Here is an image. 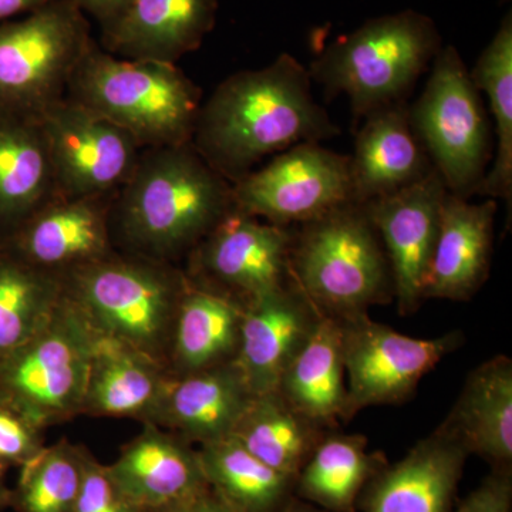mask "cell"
Listing matches in <instances>:
<instances>
[{
	"label": "cell",
	"instance_id": "obj_37",
	"mask_svg": "<svg viewBox=\"0 0 512 512\" xmlns=\"http://www.w3.org/2000/svg\"><path fill=\"white\" fill-rule=\"evenodd\" d=\"M143 512H238L231 505L225 503L224 500L214 493L211 488L205 490L204 493L194 495L187 500L167 505V507L157 508V510Z\"/></svg>",
	"mask_w": 512,
	"mask_h": 512
},
{
	"label": "cell",
	"instance_id": "obj_30",
	"mask_svg": "<svg viewBox=\"0 0 512 512\" xmlns=\"http://www.w3.org/2000/svg\"><path fill=\"white\" fill-rule=\"evenodd\" d=\"M323 430L272 390L254 394L232 437L269 467L296 478L323 439Z\"/></svg>",
	"mask_w": 512,
	"mask_h": 512
},
{
	"label": "cell",
	"instance_id": "obj_1",
	"mask_svg": "<svg viewBox=\"0 0 512 512\" xmlns=\"http://www.w3.org/2000/svg\"><path fill=\"white\" fill-rule=\"evenodd\" d=\"M309 70L282 53L261 69L241 70L202 101L191 144L231 184L266 157L340 130L313 99Z\"/></svg>",
	"mask_w": 512,
	"mask_h": 512
},
{
	"label": "cell",
	"instance_id": "obj_41",
	"mask_svg": "<svg viewBox=\"0 0 512 512\" xmlns=\"http://www.w3.org/2000/svg\"><path fill=\"white\" fill-rule=\"evenodd\" d=\"M281 512H329L316 507V505L306 503V501L299 500L298 497L293 498L291 503L286 505Z\"/></svg>",
	"mask_w": 512,
	"mask_h": 512
},
{
	"label": "cell",
	"instance_id": "obj_10",
	"mask_svg": "<svg viewBox=\"0 0 512 512\" xmlns=\"http://www.w3.org/2000/svg\"><path fill=\"white\" fill-rule=\"evenodd\" d=\"M232 200L238 211L279 227L318 220L355 202L350 156L320 143L298 144L232 184Z\"/></svg>",
	"mask_w": 512,
	"mask_h": 512
},
{
	"label": "cell",
	"instance_id": "obj_26",
	"mask_svg": "<svg viewBox=\"0 0 512 512\" xmlns=\"http://www.w3.org/2000/svg\"><path fill=\"white\" fill-rule=\"evenodd\" d=\"M278 392L296 412L323 429L343 420L346 380L339 319L320 316L311 335L286 367Z\"/></svg>",
	"mask_w": 512,
	"mask_h": 512
},
{
	"label": "cell",
	"instance_id": "obj_36",
	"mask_svg": "<svg viewBox=\"0 0 512 512\" xmlns=\"http://www.w3.org/2000/svg\"><path fill=\"white\" fill-rule=\"evenodd\" d=\"M453 512H512V470H491Z\"/></svg>",
	"mask_w": 512,
	"mask_h": 512
},
{
	"label": "cell",
	"instance_id": "obj_33",
	"mask_svg": "<svg viewBox=\"0 0 512 512\" xmlns=\"http://www.w3.org/2000/svg\"><path fill=\"white\" fill-rule=\"evenodd\" d=\"M90 451L63 439L45 446L19 468L18 483L10 491L15 512H73L82 491Z\"/></svg>",
	"mask_w": 512,
	"mask_h": 512
},
{
	"label": "cell",
	"instance_id": "obj_16",
	"mask_svg": "<svg viewBox=\"0 0 512 512\" xmlns=\"http://www.w3.org/2000/svg\"><path fill=\"white\" fill-rule=\"evenodd\" d=\"M468 456L460 437L441 424L373 477L359 500L363 512H453Z\"/></svg>",
	"mask_w": 512,
	"mask_h": 512
},
{
	"label": "cell",
	"instance_id": "obj_32",
	"mask_svg": "<svg viewBox=\"0 0 512 512\" xmlns=\"http://www.w3.org/2000/svg\"><path fill=\"white\" fill-rule=\"evenodd\" d=\"M63 296L62 276L37 269L0 245V362L49 322Z\"/></svg>",
	"mask_w": 512,
	"mask_h": 512
},
{
	"label": "cell",
	"instance_id": "obj_38",
	"mask_svg": "<svg viewBox=\"0 0 512 512\" xmlns=\"http://www.w3.org/2000/svg\"><path fill=\"white\" fill-rule=\"evenodd\" d=\"M86 16L96 19L100 28L109 25L126 9L130 0H72Z\"/></svg>",
	"mask_w": 512,
	"mask_h": 512
},
{
	"label": "cell",
	"instance_id": "obj_24",
	"mask_svg": "<svg viewBox=\"0 0 512 512\" xmlns=\"http://www.w3.org/2000/svg\"><path fill=\"white\" fill-rule=\"evenodd\" d=\"M242 315V303L188 278L175 315L168 375H191L235 362Z\"/></svg>",
	"mask_w": 512,
	"mask_h": 512
},
{
	"label": "cell",
	"instance_id": "obj_28",
	"mask_svg": "<svg viewBox=\"0 0 512 512\" xmlns=\"http://www.w3.org/2000/svg\"><path fill=\"white\" fill-rule=\"evenodd\" d=\"M386 466L362 436H323L295 478V497L329 512H355L373 477Z\"/></svg>",
	"mask_w": 512,
	"mask_h": 512
},
{
	"label": "cell",
	"instance_id": "obj_4",
	"mask_svg": "<svg viewBox=\"0 0 512 512\" xmlns=\"http://www.w3.org/2000/svg\"><path fill=\"white\" fill-rule=\"evenodd\" d=\"M66 97L126 130L143 148L191 143L202 92L177 64L124 59L93 42Z\"/></svg>",
	"mask_w": 512,
	"mask_h": 512
},
{
	"label": "cell",
	"instance_id": "obj_42",
	"mask_svg": "<svg viewBox=\"0 0 512 512\" xmlns=\"http://www.w3.org/2000/svg\"><path fill=\"white\" fill-rule=\"evenodd\" d=\"M503 2H508V0H503Z\"/></svg>",
	"mask_w": 512,
	"mask_h": 512
},
{
	"label": "cell",
	"instance_id": "obj_8",
	"mask_svg": "<svg viewBox=\"0 0 512 512\" xmlns=\"http://www.w3.org/2000/svg\"><path fill=\"white\" fill-rule=\"evenodd\" d=\"M96 338L64 289L49 322L0 362V396L45 430L82 416Z\"/></svg>",
	"mask_w": 512,
	"mask_h": 512
},
{
	"label": "cell",
	"instance_id": "obj_21",
	"mask_svg": "<svg viewBox=\"0 0 512 512\" xmlns=\"http://www.w3.org/2000/svg\"><path fill=\"white\" fill-rule=\"evenodd\" d=\"M254 393L235 362L184 376H170L148 423L198 447L232 436Z\"/></svg>",
	"mask_w": 512,
	"mask_h": 512
},
{
	"label": "cell",
	"instance_id": "obj_2",
	"mask_svg": "<svg viewBox=\"0 0 512 512\" xmlns=\"http://www.w3.org/2000/svg\"><path fill=\"white\" fill-rule=\"evenodd\" d=\"M234 208L232 184L191 143L144 148L111 200V238L123 254L183 268Z\"/></svg>",
	"mask_w": 512,
	"mask_h": 512
},
{
	"label": "cell",
	"instance_id": "obj_11",
	"mask_svg": "<svg viewBox=\"0 0 512 512\" xmlns=\"http://www.w3.org/2000/svg\"><path fill=\"white\" fill-rule=\"evenodd\" d=\"M339 320L346 380L343 421L366 407L409 399L420 380L463 343L460 332L410 338L373 322L367 313Z\"/></svg>",
	"mask_w": 512,
	"mask_h": 512
},
{
	"label": "cell",
	"instance_id": "obj_22",
	"mask_svg": "<svg viewBox=\"0 0 512 512\" xmlns=\"http://www.w3.org/2000/svg\"><path fill=\"white\" fill-rule=\"evenodd\" d=\"M433 170L414 133L406 103L383 107L363 119L355 153L350 156L356 204H367L410 187Z\"/></svg>",
	"mask_w": 512,
	"mask_h": 512
},
{
	"label": "cell",
	"instance_id": "obj_35",
	"mask_svg": "<svg viewBox=\"0 0 512 512\" xmlns=\"http://www.w3.org/2000/svg\"><path fill=\"white\" fill-rule=\"evenodd\" d=\"M73 512H143L111 477L109 468L92 453L87 458L86 476Z\"/></svg>",
	"mask_w": 512,
	"mask_h": 512
},
{
	"label": "cell",
	"instance_id": "obj_34",
	"mask_svg": "<svg viewBox=\"0 0 512 512\" xmlns=\"http://www.w3.org/2000/svg\"><path fill=\"white\" fill-rule=\"evenodd\" d=\"M42 427L0 396V460L22 467L45 448Z\"/></svg>",
	"mask_w": 512,
	"mask_h": 512
},
{
	"label": "cell",
	"instance_id": "obj_7",
	"mask_svg": "<svg viewBox=\"0 0 512 512\" xmlns=\"http://www.w3.org/2000/svg\"><path fill=\"white\" fill-rule=\"evenodd\" d=\"M93 42L89 20L72 0L0 23V120L39 123L66 97Z\"/></svg>",
	"mask_w": 512,
	"mask_h": 512
},
{
	"label": "cell",
	"instance_id": "obj_19",
	"mask_svg": "<svg viewBox=\"0 0 512 512\" xmlns=\"http://www.w3.org/2000/svg\"><path fill=\"white\" fill-rule=\"evenodd\" d=\"M107 468L141 511L180 503L210 488L198 448L153 423H143Z\"/></svg>",
	"mask_w": 512,
	"mask_h": 512
},
{
	"label": "cell",
	"instance_id": "obj_29",
	"mask_svg": "<svg viewBox=\"0 0 512 512\" xmlns=\"http://www.w3.org/2000/svg\"><path fill=\"white\" fill-rule=\"evenodd\" d=\"M215 494L238 512H281L295 498V477L269 467L235 437L197 447Z\"/></svg>",
	"mask_w": 512,
	"mask_h": 512
},
{
	"label": "cell",
	"instance_id": "obj_14",
	"mask_svg": "<svg viewBox=\"0 0 512 512\" xmlns=\"http://www.w3.org/2000/svg\"><path fill=\"white\" fill-rule=\"evenodd\" d=\"M447 191L443 178L433 170L410 187L362 204L386 252L394 299L402 315L416 311L423 302Z\"/></svg>",
	"mask_w": 512,
	"mask_h": 512
},
{
	"label": "cell",
	"instance_id": "obj_15",
	"mask_svg": "<svg viewBox=\"0 0 512 512\" xmlns=\"http://www.w3.org/2000/svg\"><path fill=\"white\" fill-rule=\"evenodd\" d=\"M113 197L55 194L2 247L35 268L64 278L116 252L110 228Z\"/></svg>",
	"mask_w": 512,
	"mask_h": 512
},
{
	"label": "cell",
	"instance_id": "obj_23",
	"mask_svg": "<svg viewBox=\"0 0 512 512\" xmlns=\"http://www.w3.org/2000/svg\"><path fill=\"white\" fill-rule=\"evenodd\" d=\"M168 379L167 369L156 360L97 332L82 416L148 423L156 413Z\"/></svg>",
	"mask_w": 512,
	"mask_h": 512
},
{
	"label": "cell",
	"instance_id": "obj_31",
	"mask_svg": "<svg viewBox=\"0 0 512 512\" xmlns=\"http://www.w3.org/2000/svg\"><path fill=\"white\" fill-rule=\"evenodd\" d=\"M478 92L485 93L495 121L493 164L476 194L512 202V13L501 20L476 66L470 70Z\"/></svg>",
	"mask_w": 512,
	"mask_h": 512
},
{
	"label": "cell",
	"instance_id": "obj_5",
	"mask_svg": "<svg viewBox=\"0 0 512 512\" xmlns=\"http://www.w3.org/2000/svg\"><path fill=\"white\" fill-rule=\"evenodd\" d=\"M293 284L322 315L348 319L394 299L389 261L366 208L348 202L293 232Z\"/></svg>",
	"mask_w": 512,
	"mask_h": 512
},
{
	"label": "cell",
	"instance_id": "obj_6",
	"mask_svg": "<svg viewBox=\"0 0 512 512\" xmlns=\"http://www.w3.org/2000/svg\"><path fill=\"white\" fill-rule=\"evenodd\" d=\"M63 281L69 298L100 335L167 369L175 315L188 284L183 268L116 251Z\"/></svg>",
	"mask_w": 512,
	"mask_h": 512
},
{
	"label": "cell",
	"instance_id": "obj_17",
	"mask_svg": "<svg viewBox=\"0 0 512 512\" xmlns=\"http://www.w3.org/2000/svg\"><path fill=\"white\" fill-rule=\"evenodd\" d=\"M320 316L292 279L244 306L235 365L252 393L278 390L286 367Z\"/></svg>",
	"mask_w": 512,
	"mask_h": 512
},
{
	"label": "cell",
	"instance_id": "obj_13",
	"mask_svg": "<svg viewBox=\"0 0 512 512\" xmlns=\"http://www.w3.org/2000/svg\"><path fill=\"white\" fill-rule=\"evenodd\" d=\"M293 232L234 208L197 245L183 269L191 281L242 305L291 281Z\"/></svg>",
	"mask_w": 512,
	"mask_h": 512
},
{
	"label": "cell",
	"instance_id": "obj_9",
	"mask_svg": "<svg viewBox=\"0 0 512 512\" xmlns=\"http://www.w3.org/2000/svg\"><path fill=\"white\" fill-rule=\"evenodd\" d=\"M410 123L448 192L470 198L493 154L490 121L470 70L453 45L441 47Z\"/></svg>",
	"mask_w": 512,
	"mask_h": 512
},
{
	"label": "cell",
	"instance_id": "obj_25",
	"mask_svg": "<svg viewBox=\"0 0 512 512\" xmlns=\"http://www.w3.org/2000/svg\"><path fill=\"white\" fill-rule=\"evenodd\" d=\"M444 426L493 470H512V362L495 356L467 377Z\"/></svg>",
	"mask_w": 512,
	"mask_h": 512
},
{
	"label": "cell",
	"instance_id": "obj_39",
	"mask_svg": "<svg viewBox=\"0 0 512 512\" xmlns=\"http://www.w3.org/2000/svg\"><path fill=\"white\" fill-rule=\"evenodd\" d=\"M52 0H0V23L42 8Z\"/></svg>",
	"mask_w": 512,
	"mask_h": 512
},
{
	"label": "cell",
	"instance_id": "obj_40",
	"mask_svg": "<svg viewBox=\"0 0 512 512\" xmlns=\"http://www.w3.org/2000/svg\"><path fill=\"white\" fill-rule=\"evenodd\" d=\"M8 464L0 460V512L9 510L10 507V491L12 488L8 485Z\"/></svg>",
	"mask_w": 512,
	"mask_h": 512
},
{
	"label": "cell",
	"instance_id": "obj_27",
	"mask_svg": "<svg viewBox=\"0 0 512 512\" xmlns=\"http://www.w3.org/2000/svg\"><path fill=\"white\" fill-rule=\"evenodd\" d=\"M55 194L40 123L0 120V245Z\"/></svg>",
	"mask_w": 512,
	"mask_h": 512
},
{
	"label": "cell",
	"instance_id": "obj_3",
	"mask_svg": "<svg viewBox=\"0 0 512 512\" xmlns=\"http://www.w3.org/2000/svg\"><path fill=\"white\" fill-rule=\"evenodd\" d=\"M443 47L436 22L406 9L366 20L330 43L309 67L329 97L346 96L355 120L404 103Z\"/></svg>",
	"mask_w": 512,
	"mask_h": 512
},
{
	"label": "cell",
	"instance_id": "obj_12",
	"mask_svg": "<svg viewBox=\"0 0 512 512\" xmlns=\"http://www.w3.org/2000/svg\"><path fill=\"white\" fill-rule=\"evenodd\" d=\"M56 194L113 197L136 167L143 148L126 130L64 97L39 121Z\"/></svg>",
	"mask_w": 512,
	"mask_h": 512
},
{
	"label": "cell",
	"instance_id": "obj_20",
	"mask_svg": "<svg viewBox=\"0 0 512 512\" xmlns=\"http://www.w3.org/2000/svg\"><path fill=\"white\" fill-rule=\"evenodd\" d=\"M497 210L493 198L476 204L447 191L423 301H467L483 286L490 271Z\"/></svg>",
	"mask_w": 512,
	"mask_h": 512
},
{
	"label": "cell",
	"instance_id": "obj_18",
	"mask_svg": "<svg viewBox=\"0 0 512 512\" xmlns=\"http://www.w3.org/2000/svg\"><path fill=\"white\" fill-rule=\"evenodd\" d=\"M218 0H130L101 28V47L124 59L177 64L195 52L217 20Z\"/></svg>",
	"mask_w": 512,
	"mask_h": 512
}]
</instances>
